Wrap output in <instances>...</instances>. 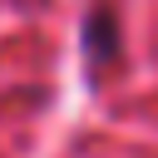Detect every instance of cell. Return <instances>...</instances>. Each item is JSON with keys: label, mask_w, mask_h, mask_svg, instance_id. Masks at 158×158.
<instances>
[{"label": "cell", "mask_w": 158, "mask_h": 158, "mask_svg": "<svg viewBox=\"0 0 158 158\" xmlns=\"http://www.w3.org/2000/svg\"><path fill=\"white\" fill-rule=\"evenodd\" d=\"M84 49H89V64L118 59V15L114 10H94L84 20Z\"/></svg>", "instance_id": "1"}]
</instances>
